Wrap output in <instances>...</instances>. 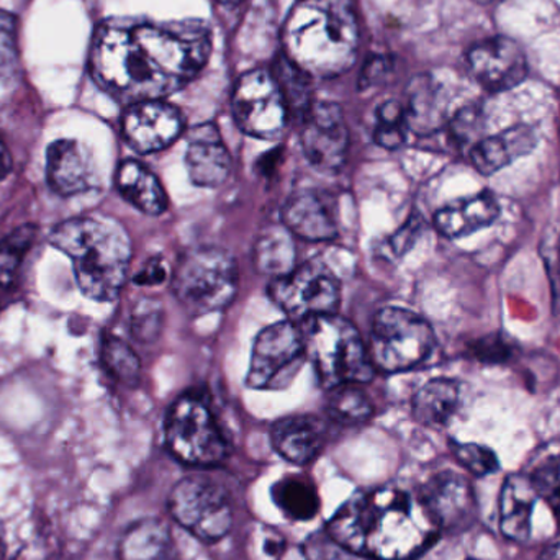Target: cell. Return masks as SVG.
<instances>
[{"label":"cell","instance_id":"cell-21","mask_svg":"<svg viewBox=\"0 0 560 560\" xmlns=\"http://www.w3.org/2000/svg\"><path fill=\"white\" fill-rule=\"evenodd\" d=\"M538 138L526 125H516L495 137L482 138L470 148V161L483 176H492L513 161L535 150Z\"/></svg>","mask_w":560,"mask_h":560},{"label":"cell","instance_id":"cell-42","mask_svg":"<svg viewBox=\"0 0 560 560\" xmlns=\"http://www.w3.org/2000/svg\"><path fill=\"white\" fill-rule=\"evenodd\" d=\"M388 65L384 58H375L372 59L371 62H368L365 66L364 74H362L361 79V88L365 89L369 85L377 84L385 74H387Z\"/></svg>","mask_w":560,"mask_h":560},{"label":"cell","instance_id":"cell-47","mask_svg":"<svg viewBox=\"0 0 560 560\" xmlns=\"http://www.w3.org/2000/svg\"><path fill=\"white\" fill-rule=\"evenodd\" d=\"M480 2H490V0H480Z\"/></svg>","mask_w":560,"mask_h":560},{"label":"cell","instance_id":"cell-9","mask_svg":"<svg viewBox=\"0 0 560 560\" xmlns=\"http://www.w3.org/2000/svg\"><path fill=\"white\" fill-rule=\"evenodd\" d=\"M173 518L203 542L229 535L233 525L229 493L206 476H189L174 487L170 497Z\"/></svg>","mask_w":560,"mask_h":560},{"label":"cell","instance_id":"cell-34","mask_svg":"<svg viewBox=\"0 0 560 560\" xmlns=\"http://www.w3.org/2000/svg\"><path fill=\"white\" fill-rule=\"evenodd\" d=\"M408 124L405 107L397 101H388L381 105L377 112V128L375 143L385 150H397L404 144Z\"/></svg>","mask_w":560,"mask_h":560},{"label":"cell","instance_id":"cell-27","mask_svg":"<svg viewBox=\"0 0 560 560\" xmlns=\"http://www.w3.org/2000/svg\"><path fill=\"white\" fill-rule=\"evenodd\" d=\"M255 265L262 275L282 278L295 268V245L285 226L265 230L255 246Z\"/></svg>","mask_w":560,"mask_h":560},{"label":"cell","instance_id":"cell-25","mask_svg":"<svg viewBox=\"0 0 560 560\" xmlns=\"http://www.w3.org/2000/svg\"><path fill=\"white\" fill-rule=\"evenodd\" d=\"M405 107L408 128L417 133H431L444 124L446 104L443 91L430 75H418L408 88Z\"/></svg>","mask_w":560,"mask_h":560},{"label":"cell","instance_id":"cell-18","mask_svg":"<svg viewBox=\"0 0 560 560\" xmlns=\"http://www.w3.org/2000/svg\"><path fill=\"white\" fill-rule=\"evenodd\" d=\"M186 164L197 186L215 189L229 179L232 158L217 127L206 124L190 130Z\"/></svg>","mask_w":560,"mask_h":560},{"label":"cell","instance_id":"cell-45","mask_svg":"<svg viewBox=\"0 0 560 560\" xmlns=\"http://www.w3.org/2000/svg\"><path fill=\"white\" fill-rule=\"evenodd\" d=\"M3 555H5V542H3L2 526H0V560L3 559Z\"/></svg>","mask_w":560,"mask_h":560},{"label":"cell","instance_id":"cell-20","mask_svg":"<svg viewBox=\"0 0 560 560\" xmlns=\"http://www.w3.org/2000/svg\"><path fill=\"white\" fill-rule=\"evenodd\" d=\"M283 226L306 242H331L338 235L335 217L319 194L303 190L287 200Z\"/></svg>","mask_w":560,"mask_h":560},{"label":"cell","instance_id":"cell-26","mask_svg":"<svg viewBox=\"0 0 560 560\" xmlns=\"http://www.w3.org/2000/svg\"><path fill=\"white\" fill-rule=\"evenodd\" d=\"M459 385L451 378H434L411 400V411L424 427H443L459 407Z\"/></svg>","mask_w":560,"mask_h":560},{"label":"cell","instance_id":"cell-23","mask_svg":"<svg viewBox=\"0 0 560 560\" xmlns=\"http://www.w3.org/2000/svg\"><path fill=\"white\" fill-rule=\"evenodd\" d=\"M499 219V203L490 194L467 197L444 207L434 217V225L447 238H463L492 225Z\"/></svg>","mask_w":560,"mask_h":560},{"label":"cell","instance_id":"cell-33","mask_svg":"<svg viewBox=\"0 0 560 560\" xmlns=\"http://www.w3.org/2000/svg\"><path fill=\"white\" fill-rule=\"evenodd\" d=\"M102 362H104V368L107 369L108 374L115 381L121 382L128 387H133L140 381V359L127 342L115 338V336H107L104 339Z\"/></svg>","mask_w":560,"mask_h":560},{"label":"cell","instance_id":"cell-16","mask_svg":"<svg viewBox=\"0 0 560 560\" xmlns=\"http://www.w3.org/2000/svg\"><path fill=\"white\" fill-rule=\"evenodd\" d=\"M121 130L127 143L138 153H156L180 137L184 121L173 105L163 101H144L127 108Z\"/></svg>","mask_w":560,"mask_h":560},{"label":"cell","instance_id":"cell-40","mask_svg":"<svg viewBox=\"0 0 560 560\" xmlns=\"http://www.w3.org/2000/svg\"><path fill=\"white\" fill-rule=\"evenodd\" d=\"M170 276L166 261L163 258H151L147 265L141 268V271L135 276V283L138 285H160Z\"/></svg>","mask_w":560,"mask_h":560},{"label":"cell","instance_id":"cell-10","mask_svg":"<svg viewBox=\"0 0 560 560\" xmlns=\"http://www.w3.org/2000/svg\"><path fill=\"white\" fill-rule=\"evenodd\" d=\"M269 295L290 322H306L336 313L341 287L325 262L310 261L282 278L272 279Z\"/></svg>","mask_w":560,"mask_h":560},{"label":"cell","instance_id":"cell-29","mask_svg":"<svg viewBox=\"0 0 560 560\" xmlns=\"http://www.w3.org/2000/svg\"><path fill=\"white\" fill-rule=\"evenodd\" d=\"M272 499L287 518L310 522L319 512V495L312 480L290 476L279 480L272 489Z\"/></svg>","mask_w":560,"mask_h":560},{"label":"cell","instance_id":"cell-30","mask_svg":"<svg viewBox=\"0 0 560 560\" xmlns=\"http://www.w3.org/2000/svg\"><path fill=\"white\" fill-rule=\"evenodd\" d=\"M275 79L278 82L280 94L285 102L289 115L305 118L312 102V75L293 65L285 56H280L275 65Z\"/></svg>","mask_w":560,"mask_h":560},{"label":"cell","instance_id":"cell-31","mask_svg":"<svg viewBox=\"0 0 560 560\" xmlns=\"http://www.w3.org/2000/svg\"><path fill=\"white\" fill-rule=\"evenodd\" d=\"M328 413L338 423L355 427L371 420L372 404L358 384L339 385L331 388Z\"/></svg>","mask_w":560,"mask_h":560},{"label":"cell","instance_id":"cell-35","mask_svg":"<svg viewBox=\"0 0 560 560\" xmlns=\"http://www.w3.org/2000/svg\"><path fill=\"white\" fill-rule=\"evenodd\" d=\"M539 499L548 503L560 533V456L545 460L532 476Z\"/></svg>","mask_w":560,"mask_h":560},{"label":"cell","instance_id":"cell-7","mask_svg":"<svg viewBox=\"0 0 560 560\" xmlns=\"http://www.w3.org/2000/svg\"><path fill=\"white\" fill-rule=\"evenodd\" d=\"M434 345L436 338L427 319L410 310L385 306L372 323L369 355L375 369L395 374L417 368Z\"/></svg>","mask_w":560,"mask_h":560},{"label":"cell","instance_id":"cell-19","mask_svg":"<svg viewBox=\"0 0 560 560\" xmlns=\"http://www.w3.org/2000/svg\"><path fill=\"white\" fill-rule=\"evenodd\" d=\"M271 436L283 459L305 466L315 460L325 447L326 430L323 421L313 415H293L279 420Z\"/></svg>","mask_w":560,"mask_h":560},{"label":"cell","instance_id":"cell-22","mask_svg":"<svg viewBox=\"0 0 560 560\" xmlns=\"http://www.w3.org/2000/svg\"><path fill=\"white\" fill-rule=\"evenodd\" d=\"M538 493L532 476L506 477L500 493V528L510 541L525 542L532 535V515Z\"/></svg>","mask_w":560,"mask_h":560},{"label":"cell","instance_id":"cell-39","mask_svg":"<svg viewBox=\"0 0 560 560\" xmlns=\"http://www.w3.org/2000/svg\"><path fill=\"white\" fill-rule=\"evenodd\" d=\"M306 560H351V552L346 551L326 533H316L305 542Z\"/></svg>","mask_w":560,"mask_h":560},{"label":"cell","instance_id":"cell-36","mask_svg":"<svg viewBox=\"0 0 560 560\" xmlns=\"http://www.w3.org/2000/svg\"><path fill=\"white\" fill-rule=\"evenodd\" d=\"M163 328V305L154 299H143L131 313V332L140 342H153Z\"/></svg>","mask_w":560,"mask_h":560},{"label":"cell","instance_id":"cell-28","mask_svg":"<svg viewBox=\"0 0 560 560\" xmlns=\"http://www.w3.org/2000/svg\"><path fill=\"white\" fill-rule=\"evenodd\" d=\"M170 528L158 520L135 523L120 542L121 560H161L170 551Z\"/></svg>","mask_w":560,"mask_h":560},{"label":"cell","instance_id":"cell-46","mask_svg":"<svg viewBox=\"0 0 560 560\" xmlns=\"http://www.w3.org/2000/svg\"><path fill=\"white\" fill-rule=\"evenodd\" d=\"M219 2L226 7H235L238 5L242 0H219Z\"/></svg>","mask_w":560,"mask_h":560},{"label":"cell","instance_id":"cell-3","mask_svg":"<svg viewBox=\"0 0 560 560\" xmlns=\"http://www.w3.org/2000/svg\"><path fill=\"white\" fill-rule=\"evenodd\" d=\"M283 56L302 71L335 78L354 65L359 28L349 0H303L287 19Z\"/></svg>","mask_w":560,"mask_h":560},{"label":"cell","instance_id":"cell-24","mask_svg":"<svg viewBox=\"0 0 560 560\" xmlns=\"http://www.w3.org/2000/svg\"><path fill=\"white\" fill-rule=\"evenodd\" d=\"M117 187L125 200L147 215H161L167 197L158 177L138 161H124L117 171Z\"/></svg>","mask_w":560,"mask_h":560},{"label":"cell","instance_id":"cell-15","mask_svg":"<svg viewBox=\"0 0 560 560\" xmlns=\"http://www.w3.org/2000/svg\"><path fill=\"white\" fill-rule=\"evenodd\" d=\"M469 68L474 79L489 92L510 91L528 75L525 51L506 36H493L474 46Z\"/></svg>","mask_w":560,"mask_h":560},{"label":"cell","instance_id":"cell-44","mask_svg":"<svg viewBox=\"0 0 560 560\" xmlns=\"http://www.w3.org/2000/svg\"><path fill=\"white\" fill-rule=\"evenodd\" d=\"M539 560H560V542L548 546L539 556Z\"/></svg>","mask_w":560,"mask_h":560},{"label":"cell","instance_id":"cell-43","mask_svg":"<svg viewBox=\"0 0 560 560\" xmlns=\"http://www.w3.org/2000/svg\"><path fill=\"white\" fill-rule=\"evenodd\" d=\"M12 154H10L9 147H7L3 138L0 137V183L9 177V174L12 173Z\"/></svg>","mask_w":560,"mask_h":560},{"label":"cell","instance_id":"cell-11","mask_svg":"<svg viewBox=\"0 0 560 560\" xmlns=\"http://www.w3.org/2000/svg\"><path fill=\"white\" fill-rule=\"evenodd\" d=\"M306 359L302 328L280 322L259 332L249 362V387L258 390L285 387Z\"/></svg>","mask_w":560,"mask_h":560},{"label":"cell","instance_id":"cell-5","mask_svg":"<svg viewBox=\"0 0 560 560\" xmlns=\"http://www.w3.org/2000/svg\"><path fill=\"white\" fill-rule=\"evenodd\" d=\"M303 323L306 359L315 365L316 375L326 388L364 384L374 377L369 349L352 323L336 313Z\"/></svg>","mask_w":560,"mask_h":560},{"label":"cell","instance_id":"cell-1","mask_svg":"<svg viewBox=\"0 0 560 560\" xmlns=\"http://www.w3.org/2000/svg\"><path fill=\"white\" fill-rule=\"evenodd\" d=\"M210 49L203 26L108 20L95 30L89 62L98 88L131 105L163 101L189 84Z\"/></svg>","mask_w":560,"mask_h":560},{"label":"cell","instance_id":"cell-13","mask_svg":"<svg viewBox=\"0 0 560 560\" xmlns=\"http://www.w3.org/2000/svg\"><path fill=\"white\" fill-rule=\"evenodd\" d=\"M302 144L310 163L319 171L339 170L349 147L348 127L341 107L331 102L313 104L303 118Z\"/></svg>","mask_w":560,"mask_h":560},{"label":"cell","instance_id":"cell-4","mask_svg":"<svg viewBox=\"0 0 560 560\" xmlns=\"http://www.w3.org/2000/svg\"><path fill=\"white\" fill-rule=\"evenodd\" d=\"M49 243L71 259L85 296L97 302L117 299L131 261L130 238L120 225L95 217L66 220L52 229Z\"/></svg>","mask_w":560,"mask_h":560},{"label":"cell","instance_id":"cell-8","mask_svg":"<svg viewBox=\"0 0 560 560\" xmlns=\"http://www.w3.org/2000/svg\"><path fill=\"white\" fill-rule=\"evenodd\" d=\"M171 453L190 466H215L229 456V441L206 401L184 395L171 407L164 424Z\"/></svg>","mask_w":560,"mask_h":560},{"label":"cell","instance_id":"cell-6","mask_svg":"<svg viewBox=\"0 0 560 560\" xmlns=\"http://www.w3.org/2000/svg\"><path fill=\"white\" fill-rule=\"evenodd\" d=\"M238 283L235 259L220 248L186 253L173 275L174 295L192 315H207L229 306L238 292Z\"/></svg>","mask_w":560,"mask_h":560},{"label":"cell","instance_id":"cell-38","mask_svg":"<svg viewBox=\"0 0 560 560\" xmlns=\"http://www.w3.org/2000/svg\"><path fill=\"white\" fill-rule=\"evenodd\" d=\"M453 453L460 466L477 477L490 476L499 470V457L489 447L474 443H453Z\"/></svg>","mask_w":560,"mask_h":560},{"label":"cell","instance_id":"cell-32","mask_svg":"<svg viewBox=\"0 0 560 560\" xmlns=\"http://www.w3.org/2000/svg\"><path fill=\"white\" fill-rule=\"evenodd\" d=\"M35 225H22L0 242V285L10 287L15 282L26 253L36 240Z\"/></svg>","mask_w":560,"mask_h":560},{"label":"cell","instance_id":"cell-41","mask_svg":"<svg viewBox=\"0 0 560 560\" xmlns=\"http://www.w3.org/2000/svg\"><path fill=\"white\" fill-rule=\"evenodd\" d=\"M420 229V220H408L407 225L401 226V229L395 233L394 238H392V248H394V252L397 253V255H404L405 252H408L410 246L413 245L415 240H417Z\"/></svg>","mask_w":560,"mask_h":560},{"label":"cell","instance_id":"cell-12","mask_svg":"<svg viewBox=\"0 0 560 560\" xmlns=\"http://www.w3.org/2000/svg\"><path fill=\"white\" fill-rule=\"evenodd\" d=\"M233 115L249 137H279L290 115L275 75L261 69L243 74L233 92Z\"/></svg>","mask_w":560,"mask_h":560},{"label":"cell","instance_id":"cell-37","mask_svg":"<svg viewBox=\"0 0 560 560\" xmlns=\"http://www.w3.org/2000/svg\"><path fill=\"white\" fill-rule=\"evenodd\" d=\"M19 66V22L15 15L0 10V81L12 78Z\"/></svg>","mask_w":560,"mask_h":560},{"label":"cell","instance_id":"cell-48","mask_svg":"<svg viewBox=\"0 0 560 560\" xmlns=\"http://www.w3.org/2000/svg\"><path fill=\"white\" fill-rule=\"evenodd\" d=\"M467 560H474V559H467Z\"/></svg>","mask_w":560,"mask_h":560},{"label":"cell","instance_id":"cell-17","mask_svg":"<svg viewBox=\"0 0 560 560\" xmlns=\"http://www.w3.org/2000/svg\"><path fill=\"white\" fill-rule=\"evenodd\" d=\"M46 177L59 196L88 192L97 184V170L91 153L75 140H58L46 151Z\"/></svg>","mask_w":560,"mask_h":560},{"label":"cell","instance_id":"cell-2","mask_svg":"<svg viewBox=\"0 0 560 560\" xmlns=\"http://www.w3.org/2000/svg\"><path fill=\"white\" fill-rule=\"evenodd\" d=\"M326 532L351 555L375 560L417 558L440 535L420 497L394 487L355 493Z\"/></svg>","mask_w":560,"mask_h":560},{"label":"cell","instance_id":"cell-14","mask_svg":"<svg viewBox=\"0 0 560 560\" xmlns=\"http://www.w3.org/2000/svg\"><path fill=\"white\" fill-rule=\"evenodd\" d=\"M418 497L440 532H463L476 520V493L459 474L450 470L436 474L424 483Z\"/></svg>","mask_w":560,"mask_h":560}]
</instances>
